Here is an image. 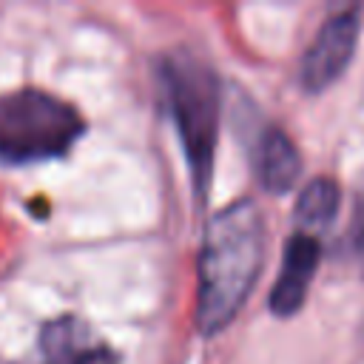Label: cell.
I'll use <instances>...</instances> for the list:
<instances>
[{
    "label": "cell",
    "instance_id": "cell-2",
    "mask_svg": "<svg viewBox=\"0 0 364 364\" xmlns=\"http://www.w3.org/2000/svg\"><path fill=\"white\" fill-rule=\"evenodd\" d=\"M171 111L185 145V156L191 165V176L196 193H208L210 168H213V148H216V125H219V85L213 71L179 51L165 60L162 68Z\"/></svg>",
    "mask_w": 364,
    "mask_h": 364
},
{
    "label": "cell",
    "instance_id": "cell-6",
    "mask_svg": "<svg viewBox=\"0 0 364 364\" xmlns=\"http://www.w3.org/2000/svg\"><path fill=\"white\" fill-rule=\"evenodd\" d=\"M43 353L48 364H117L114 353L94 344L77 318H57L43 327Z\"/></svg>",
    "mask_w": 364,
    "mask_h": 364
},
{
    "label": "cell",
    "instance_id": "cell-4",
    "mask_svg": "<svg viewBox=\"0 0 364 364\" xmlns=\"http://www.w3.org/2000/svg\"><path fill=\"white\" fill-rule=\"evenodd\" d=\"M355 43H358V17L353 11H341L330 17L301 57L304 91L318 94L330 82H336L344 74L347 63L353 60Z\"/></svg>",
    "mask_w": 364,
    "mask_h": 364
},
{
    "label": "cell",
    "instance_id": "cell-8",
    "mask_svg": "<svg viewBox=\"0 0 364 364\" xmlns=\"http://www.w3.org/2000/svg\"><path fill=\"white\" fill-rule=\"evenodd\" d=\"M338 202H341V193L333 179L316 176L313 182H307L296 202V222H299V228H304L301 233L330 225L338 210Z\"/></svg>",
    "mask_w": 364,
    "mask_h": 364
},
{
    "label": "cell",
    "instance_id": "cell-5",
    "mask_svg": "<svg viewBox=\"0 0 364 364\" xmlns=\"http://www.w3.org/2000/svg\"><path fill=\"white\" fill-rule=\"evenodd\" d=\"M318 256H321V247H318V239L313 233L299 230L287 239L282 270H279V279L270 290V310L276 316H282V318L293 316L304 304V296H307L310 279L316 273Z\"/></svg>",
    "mask_w": 364,
    "mask_h": 364
},
{
    "label": "cell",
    "instance_id": "cell-7",
    "mask_svg": "<svg viewBox=\"0 0 364 364\" xmlns=\"http://www.w3.org/2000/svg\"><path fill=\"white\" fill-rule=\"evenodd\" d=\"M256 171H259L262 185L270 193H284L287 188H293V182L299 179V171H301V159L284 131L267 128L262 134L259 151H256Z\"/></svg>",
    "mask_w": 364,
    "mask_h": 364
},
{
    "label": "cell",
    "instance_id": "cell-3",
    "mask_svg": "<svg viewBox=\"0 0 364 364\" xmlns=\"http://www.w3.org/2000/svg\"><path fill=\"white\" fill-rule=\"evenodd\" d=\"M82 134V117L60 97L37 88L0 97V159L34 162L63 156Z\"/></svg>",
    "mask_w": 364,
    "mask_h": 364
},
{
    "label": "cell",
    "instance_id": "cell-1",
    "mask_svg": "<svg viewBox=\"0 0 364 364\" xmlns=\"http://www.w3.org/2000/svg\"><path fill=\"white\" fill-rule=\"evenodd\" d=\"M264 256V222L250 199H239L210 216L199 250L196 324L205 336L225 330L250 287Z\"/></svg>",
    "mask_w": 364,
    "mask_h": 364
}]
</instances>
